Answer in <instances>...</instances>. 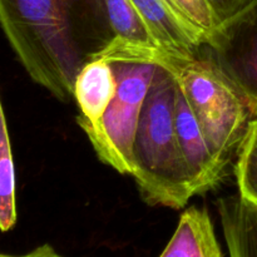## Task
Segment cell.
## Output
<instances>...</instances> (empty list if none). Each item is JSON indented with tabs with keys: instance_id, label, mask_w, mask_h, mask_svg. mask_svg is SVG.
I'll return each mask as SVG.
<instances>
[{
	"instance_id": "obj_14",
	"label": "cell",
	"mask_w": 257,
	"mask_h": 257,
	"mask_svg": "<svg viewBox=\"0 0 257 257\" xmlns=\"http://www.w3.org/2000/svg\"><path fill=\"white\" fill-rule=\"evenodd\" d=\"M167 2L188 22L197 27L206 35V40L220 25V22L211 9L207 0H167Z\"/></svg>"
},
{
	"instance_id": "obj_13",
	"label": "cell",
	"mask_w": 257,
	"mask_h": 257,
	"mask_svg": "<svg viewBox=\"0 0 257 257\" xmlns=\"http://www.w3.org/2000/svg\"><path fill=\"white\" fill-rule=\"evenodd\" d=\"M236 157L235 177L238 195L257 206V117L248 124Z\"/></svg>"
},
{
	"instance_id": "obj_12",
	"label": "cell",
	"mask_w": 257,
	"mask_h": 257,
	"mask_svg": "<svg viewBox=\"0 0 257 257\" xmlns=\"http://www.w3.org/2000/svg\"><path fill=\"white\" fill-rule=\"evenodd\" d=\"M110 27L117 39L157 47L147 24L131 0H104Z\"/></svg>"
},
{
	"instance_id": "obj_1",
	"label": "cell",
	"mask_w": 257,
	"mask_h": 257,
	"mask_svg": "<svg viewBox=\"0 0 257 257\" xmlns=\"http://www.w3.org/2000/svg\"><path fill=\"white\" fill-rule=\"evenodd\" d=\"M0 28L29 77L62 102L115 38L104 0H0Z\"/></svg>"
},
{
	"instance_id": "obj_3",
	"label": "cell",
	"mask_w": 257,
	"mask_h": 257,
	"mask_svg": "<svg viewBox=\"0 0 257 257\" xmlns=\"http://www.w3.org/2000/svg\"><path fill=\"white\" fill-rule=\"evenodd\" d=\"M177 82L156 69L132 150V173L148 205L181 210L193 197L175 127Z\"/></svg>"
},
{
	"instance_id": "obj_9",
	"label": "cell",
	"mask_w": 257,
	"mask_h": 257,
	"mask_svg": "<svg viewBox=\"0 0 257 257\" xmlns=\"http://www.w3.org/2000/svg\"><path fill=\"white\" fill-rule=\"evenodd\" d=\"M158 257H223L207 210L192 206L183 211L175 233Z\"/></svg>"
},
{
	"instance_id": "obj_2",
	"label": "cell",
	"mask_w": 257,
	"mask_h": 257,
	"mask_svg": "<svg viewBox=\"0 0 257 257\" xmlns=\"http://www.w3.org/2000/svg\"><path fill=\"white\" fill-rule=\"evenodd\" d=\"M120 42L175 77L213 157L227 172V166L237 155L248 124L253 119L237 90L203 55L187 57L153 45Z\"/></svg>"
},
{
	"instance_id": "obj_15",
	"label": "cell",
	"mask_w": 257,
	"mask_h": 257,
	"mask_svg": "<svg viewBox=\"0 0 257 257\" xmlns=\"http://www.w3.org/2000/svg\"><path fill=\"white\" fill-rule=\"evenodd\" d=\"M250 0H207L218 22L223 23L242 9Z\"/></svg>"
},
{
	"instance_id": "obj_6",
	"label": "cell",
	"mask_w": 257,
	"mask_h": 257,
	"mask_svg": "<svg viewBox=\"0 0 257 257\" xmlns=\"http://www.w3.org/2000/svg\"><path fill=\"white\" fill-rule=\"evenodd\" d=\"M175 127L181 155L186 166L193 196L212 190L223 180L227 172L217 161L196 120L187 100L177 85L175 109Z\"/></svg>"
},
{
	"instance_id": "obj_7",
	"label": "cell",
	"mask_w": 257,
	"mask_h": 257,
	"mask_svg": "<svg viewBox=\"0 0 257 257\" xmlns=\"http://www.w3.org/2000/svg\"><path fill=\"white\" fill-rule=\"evenodd\" d=\"M147 24L158 48L187 57H201L206 35L167 0H131Z\"/></svg>"
},
{
	"instance_id": "obj_5",
	"label": "cell",
	"mask_w": 257,
	"mask_h": 257,
	"mask_svg": "<svg viewBox=\"0 0 257 257\" xmlns=\"http://www.w3.org/2000/svg\"><path fill=\"white\" fill-rule=\"evenodd\" d=\"M202 55L232 84L257 117V0H250L207 38Z\"/></svg>"
},
{
	"instance_id": "obj_10",
	"label": "cell",
	"mask_w": 257,
	"mask_h": 257,
	"mask_svg": "<svg viewBox=\"0 0 257 257\" xmlns=\"http://www.w3.org/2000/svg\"><path fill=\"white\" fill-rule=\"evenodd\" d=\"M230 257H257V206L240 195L216 203Z\"/></svg>"
},
{
	"instance_id": "obj_11",
	"label": "cell",
	"mask_w": 257,
	"mask_h": 257,
	"mask_svg": "<svg viewBox=\"0 0 257 257\" xmlns=\"http://www.w3.org/2000/svg\"><path fill=\"white\" fill-rule=\"evenodd\" d=\"M17 185L12 145L4 108L0 100V231L8 232L17 223Z\"/></svg>"
},
{
	"instance_id": "obj_8",
	"label": "cell",
	"mask_w": 257,
	"mask_h": 257,
	"mask_svg": "<svg viewBox=\"0 0 257 257\" xmlns=\"http://www.w3.org/2000/svg\"><path fill=\"white\" fill-rule=\"evenodd\" d=\"M117 93V77L112 63L95 57L77 75L73 99L79 108L77 122L80 127L97 123L104 115Z\"/></svg>"
},
{
	"instance_id": "obj_4",
	"label": "cell",
	"mask_w": 257,
	"mask_h": 257,
	"mask_svg": "<svg viewBox=\"0 0 257 257\" xmlns=\"http://www.w3.org/2000/svg\"><path fill=\"white\" fill-rule=\"evenodd\" d=\"M97 57L112 63L117 93L104 115L82 130L102 162L122 175H131L133 143L157 65L133 53L115 38Z\"/></svg>"
},
{
	"instance_id": "obj_16",
	"label": "cell",
	"mask_w": 257,
	"mask_h": 257,
	"mask_svg": "<svg viewBox=\"0 0 257 257\" xmlns=\"http://www.w3.org/2000/svg\"><path fill=\"white\" fill-rule=\"evenodd\" d=\"M0 257H63L60 253H58L54 250L53 246H50L49 243H44L42 246H38L34 250L29 251V252L24 253V255L14 256V255H8V253L0 252Z\"/></svg>"
}]
</instances>
